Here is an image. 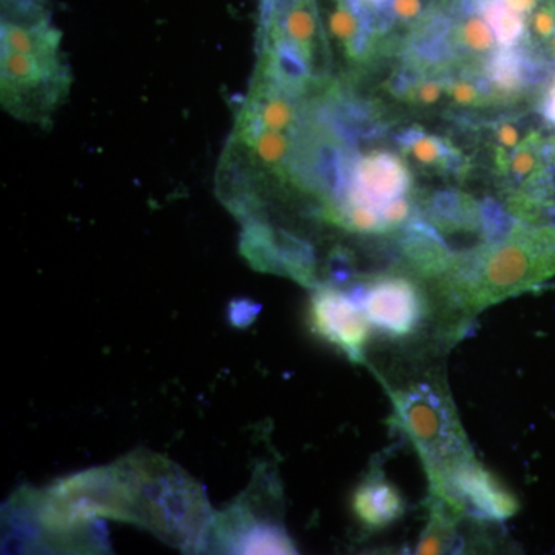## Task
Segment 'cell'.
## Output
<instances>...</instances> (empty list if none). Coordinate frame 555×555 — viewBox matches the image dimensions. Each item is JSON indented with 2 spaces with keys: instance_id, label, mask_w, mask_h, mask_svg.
<instances>
[{
  "instance_id": "3957f363",
  "label": "cell",
  "mask_w": 555,
  "mask_h": 555,
  "mask_svg": "<svg viewBox=\"0 0 555 555\" xmlns=\"http://www.w3.org/2000/svg\"><path fill=\"white\" fill-rule=\"evenodd\" d=\"M397 422L414 441L427 476L473 456L465 433L447 393L429 383H418L393 397Z\"/></svg>"
},
{
  "instance_id": "52a82bcc",
  "label": "cell",
  "mask_w": 555,
  "mask_h": 555,
  "mask_svg": "<svg viewBox=\"0 0 555 555\" xmlns=\"http://www.w3.org/2000/svg\"><path fill=\"white\" fill-rule=\"evenodd\" d=\"M352 513L363 528L383 531L404 516L406 502L392 481L383 474H371L353 491Z\"/></svg>"
},
{
  "instance_id": "5b68a950",
  "label": "cell",
  "mask_w": 555,
  "mask_h": 555,
  "mask_svg": "<svg viewBox=\"0 0 555 555\" xmlns=\"http://www.w3.org/2000/svg\"><path fill=\"white\" fill-rule=\"evenodd\" d=\"M346 294L366 313L369 324L383 337H414L427 318L425 291L414 278L383 273L367 281H353Z\"/></svg>"
},
{
  "instance_id": "277c9868",
  "label": "cell",
  "mask_w": 555,
  "mask_h": 555,
  "mask_svg": "<svg viewBox=\"0 0 555 555\" xmlns=\"http://www.w3.org/2000/svg\"><path fill=\"white\" fill-rule=\"evenodd\" d=\"M429 483L434 499L455 516L480 524H503L520 509L514 492L474 455L430 474Z\"/></svg>"
},
{
  "instance_id": "7a4b0ae2",
  "label": "cell",
  "mask_w": 555,
  "mask_h": 555,
  "mask_svg": "<svg viewBox=\"0 0 555 555\" xmlns=\"http://www.w3.org/2000/svg\"><path fill=\"white\" fill-rule=\"evenodd\" d=\"M130 459L138 478V525L182 550L203 546L214 528L203 488L158 455L138 452Z\"/></svg>"
},
{
  "instance_id": "8992f818",
  "label": "cell",
  "mask_w": 555,
  "mask_h": 555,
  "mask_svg": "<svg viewBox=\"0 0 555 555\" xmlns=\"http://www.w3.org/2000/svg\"><path fill=\"white\" fill-rule=\"evenodd\" d=\"M308 324L315 337L337 347L350 361L364 363L366 360L372 327L364 310L346 291L331 284L312 288Z\"/></svg>"
},
{
  "instance_id": "6da1fadb",
  "label": "cell",
  "mask_w": 555,
  "mask_h": 555,
  "mask_svg": "<svg viewBox=\"0 0 555 555\" xmlns=\"http://www.w3.org/2000/svg\"><path fill=\"white\" fill-rule=\"evenodd\" d=\"M69 68L47 0H2V104L27 122L49 124L69 91Z\"/></svg>"
},
{
  "instance_id": "ba28073f",
  "label": "cell",
  "mask_w": 555,
  "mask_h": 555,
  "mask_svg": "<svg viewBox=\"0 0 555 555\" xmlns=\"http://www.w3.org/2000/svg\"><path fill=\"white\" fill-rule=\"evenodd\" d=\"M259 310V306H255L251 301L233 302L230 308V321L235 326H248L255 320Z\"/></svg>"
}]
</instances>
